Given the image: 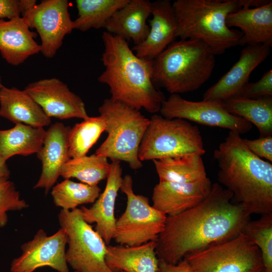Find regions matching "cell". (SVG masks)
<instances>
[{"instance_id":"cell-1","label":"cell","mask_w":272,"mask_h":272,"mask_svg":"<svg viewBox=\"0 0 272 272\" xmlns=\"http://www.w3.org/2000/svg\"><path fill=\"white\" fill-rule=\"evenodd\" d=\"M233 195L219 183L212 184L200 203L178 215L167 216L156 240L159 259L176 264L189 254L229 241L242 233L251 215L232 201Z\"/></svg>"},{"instance_id":"cell-2","label":"cell","mask_w":272,"mask_h":272,"mask_svg":"<svg viewBox=\"0 0 272 272\" xmlns=\"http://www.w3.org/2000/svg\"><path fill=\"white\" fill-rule=\"evenodd\" d=\"M218 183L230 191L232 201L250 215L272 213V164L255 155L240 134L230 131L214 151Z\"/></svg>"},{"instance_id":"cell-3","label":"cell","mask_w":272,"mask_h":272,"mask_svg":"<svg viewBox=\"0 0 272 272\" xmlns=\"http://www.w3.org/2000/svg\"><path fill=\"white\" fill-rule=\"evenodd\" d=\"M102 38L105 70L98 80L108 86L110 98L139 110L160 111L165 98L153 82V60L137 56L121 38L105 31Z\"/></svg>"},{"instance_id":"cell-4","label":"cell","mask_w":272,"mask_h":272,"mask_svg":"<svg viewBox=\"0 0 272 272\" xmlns=\"http://www.w3.org/2000/svg\"><path fill=\"white\" fill-rule=\"evenodd\" d=\"M172 6L177 38L201 41L215 55L239 45L242 32L229 28L226 23L229 14L240 9L237 0H176Z\"/></svg>"},{"instance_id":"cell-5","label":"cell","mask_w":272,"mask_h":272,"mask_svg":"<svg viewBox=\"0 0 272 272\" xmlns=\"http://www.w3.org/2000/svg\"><path fill=\"white\" fill-rule=\"evenodd\" d=\"M215 54L195 39L174 41L153 60L152 81L171 94L194 91L211 77Z\"/></svg>"},{"instance_id":"cell-6","label":"cell","mask_w":272,"mask_h":272,"mask_svg":"<svg viewBox=\"0 0 272 272\" xmlns=\"http://www.w3.org/2000/svg\"><path fill=\"white\" fill-rule=\"evenodd\" d=\"M99 112L104 119L107 137L95 154L125 162L133 170L141 168L139 150L150 119L140 110L110 98L103 101Z\"/></svg>"},{"instance_id":"cell-7","label":"cell","mask_w":272,"mask_h":272,"mask_svg":"<svg viewBox=\"0 0 272 272\" xmlns=\"http://www.w3.org/2000/svg\"><path fill=\"white\" fill-rule=\"evenodd\" d=\"M206 152L202 136L196 125L180 119H168L154 114L141 141L139 158L141 162Z\"/></svg>"},{"instance_id":"cell-8","label":"cell","mask_w":272,"mask_h":272,"mask_svg":"<svg viewBox=\"0 0 272 272\" xmlns=\"http://www.w3.org/2000/svg\"><path fill=\"white\" fill-rule=\"evenodd\" d=\"M120 189L126 195L127 201L124 212L116 220L115 242L133 246L156 241L164 229L167 216L151 206L147 197L134 193L130 175L123 177Z\"/></svg>"},{"instance_id":"cell-9","label":"cell","mask_w":272,"mask_h":272,"mask_svg":"<svg viewBox=\"0 0 272 272\" xmlns=\"http://www.w3.org/2000/svg\"><path fill=\"white\" fill-rule=\"evenodd\" d=\"M58 219L67 236L66 261L75 271L113 272L105 262L107 245L83 219L80 209H61Z\"/></svg>"},{"instance_id":"cell-10","label":"cell","mask_w":272,"mask_h":272,"mask_svg":"<svg viewBox=\"0 0 272 272\" xmlns=\"http://www.w3.org/2000/svg\"><path fill=\"white\" fill-rule=\"evenodd\" d=\"M184 259L190 272H261L263 269L259 249L243 233Z\"/></svg>"},{"instance_id":"cell-11","label":"cell","mask_w":272,"mask_h":272,"mask_svg":"<svg viewBox=\"0 0 272 272\" xmlns=\"http://www.w3.org/2000/svg\"><path fill=\"white\" fill-rule=\"evenodd\" d=\"M22 15L30 28H35L40 39V52L52 58L62 44L64 37L74 29V21L69 13L67 0H44L39 4L25 0Z\"/></svg>"},{"instance_id":"cell-12","label":"cell","mask_w":272,"mask_h":272,"mask_svg":"<svg viewBox=\"0 0 272 272\" xmlns=\"http://www.w3.org/2000/svg\"><path fill=\"white\" fill-rule=\"evenodd\" d=\"M159 112L166 118H180L207 126L226 128L240 135L249 131L252 127L249 122L229 113L223 102L192 101L179 94H171L165 99Z\"/></svg>"},{"instance_id":"cell-13","label":"cell","mask_w":272,"mask_h":272,"mask_svg":"<svg viewBox=\"0 0 272 272\" xmlns=\"http://www.w3.org/2000/svg\"><path fill=\"white\" fill-rule=\"evenodd\" d=\"M67 236L61 228L48 236L43 229L37 231L33 239L21 246V254L11 264V272H34L48 266L58 272H70L65 259Z\"/></svg>"},{"instance_id":"cell-14","label":"cell","mask_w":272,"mask_h":272,"mask_svg":"<svg viewBox=\"0 0 272 272\" xmlns=\"http://www.w3.org/2000/svg\"><path fill=\"white\" fill-rule=\"evenodd\" d=\"M24 90L49 117L60 119L88 118L82 98L59 79H44L29 84Z\"/></svg>"},{"instance_id":"cell-15","label":"cell","mask_w":272,"mask_h":272,"mask_svg":"<svg viewBox=\"0 0 272 272\" xmlns=\"http://www.w3.org/2000/svg\"><path fill=\"white\" fill-rule=\"evenodd\" d=\"M270 47L263 44L247 45L238 60L203 95L204 101L223 102L238 96L249 82L252 72L269 55Z\"/></svg>"},{"instance_id":"cell-16","label":"cell","mask_w":272,"mask_h":272,"mask_svg":"<svg viewBox=\"0 0 272 272\" xmlns=\"http://www.w3.org/2000/svg\"><path fill=\"white\" fill-rule=\"evenodd\" d=\"M212 186L208 177L191 183L159 181L153 189L152 206L167 216L178 215L202 201Z\"/></svg>"},{"instance_id":"cell-17","label":"cell","mask_w":272,"mask_h":272,"mask_svg":"<svg viewBox=\"0 0 272 272\" xmlns=\"http://www.w3.org/2000/svg\"><path fill=\"white\" fill-rule=\"evenodd\" d=\"M122 172L120 162L112 161L103 192L91 207L82 206L80 209L81 215L87 223H96L95 230L107 245L110 244L114 235L116 220L114 209L122 181Z\"/></svg>"},{"instance_id":"cell-18","label":"cell","mask_w":272,"mask_h":272,"mask_svg":"<svg viewBox=\"0 0 272 272\" xmlns=\"http://www.w3.org/2000/svg\"><path fill=\"white\" fill-rule=\"evenodd\" d=\"M150 30L147 38L132 50L140 58L154 60L177 38V23L169 0L152 2Z\"/></svg>"},{"instance_id":"cell-19","label":"cell","mask_w":272,"mask_h":272,"mask_svg":"<svg viewBox=\"0 0 272 272\" xmlns=\"http://www.w3.org/2000/svg\"><path fill=\"white\" fill-rule=\"evenodd\" d=\"M71 127L56 122L46 130L43 145L37 153L42 171L34 188H44L47 194L60 176L63 165L70 159L68 136Z\"/></svg>"},{"instance_id":"cell-20","label":"cell","mask_w":272,"mask_h":272,"mask_svg":"<svg viewBox=\"0 0 272 272\" xmlns=\"http://www.w3.org/2000/svg\"><path fill=\"white\" fill-rule=\"evenodd\" d=\"M36 34L30 29L23 17L0 19V53L9 64L18 65L40 52L35 40Z\"/></svg>"},{"instance_id":"cell-21","label":"cell","mask_w":272,"mask_h":272,"mask_svg":"<svg viewBox=\"0 0 272 272\" xmlns=\"http://www.w3.org/2000/svg\"><path fill=\"white\" fill-rule=\"evenodd\" d=\"M227 26L242 31L239 45L263 44L272 46V1L255 8H242L229 14Z\"/></svg>"},{"instance_id":"cell-22","label":"cell","mask_w":272,"mask_h":272,"mask_svg":"<svg viewBox=\"0 0 272 272\" xmlns=\"http://www.w3.org/2000/svg\"><path fill=\"white\" fill-rule=\"evenodd\" d=\"M152 2L149 0H129L108 21L106 32L126 40H132L134 45L147 38L150 27L147 20L151 14Z\"/></svg>"},{"instance_id":"cell-23","label":"cell","mask_w":272,"mask_h":272,"mask_svg":"<svg viewBox=\"0 0 272 272\" xmlns=\"http://www.w3.org/2000/svg\"><path fill=\"white\" fill-rule=\"evenodd\" d=\"M0 116L15 124L43 127L51 118L24 90L3 86L0 90Z\"/></svg>"},{"instance_id":"cell-24","label":"cell","mask_w":272,"mask_h":272,"mask_svg":"<svg viewBox=\"0 0 272 272\" xmlns=\"http://www.w3.org/2000/svg\"><path fill=\"white\" fill-rule=\"evenodd\" d=\"M156 241L127 246L107 245L105 262L113 272H156L159 259Z\"/></svg>"},{"instance_id":"cell-25","label":"cell","mask_w":272,"mask_h":272,"mask_svg":"<svg viewBox=\"0 0 272 272\" xmlns=\"http://www.w3.org/2000/svg\"><path fill=\"white\" fill-rule=\"evenodd\" d=\"M46 132L42 127L21 123L9 129L0 130V156L7 161L16 155L37 154L42 147Z\"/></svg>"},{"instance_id":"cell-26","label":"cell","mask_w":272,"mask_h":272,"mask_svg":"<svg viewBox=\"0 0 272 272\" xmlns=\"http://www.w3.org/2000/svg\"><path fill=\"white\" fill-rule=\"evenodd\" d=\"M159 181L191 183L207 178L202 156L196 153L153 160Z\"/></svg>"},{"instance_id":"cell-27","label":"cell","mask_w":272,"mask_h":272,"mask_svg":"<svg viewBox=\"0 0 272 272\" xmlns=\"http://www.w3.org/2000/svg\"><path fill=\"white\" fill-rule=\"evenodd\" d=\"M223 104L229 113L254 124L260 137L272 135V97L253 99L236 96Z\"/></svg>"},{"instance_id":"cell-28","label":"cell","mask_w":272,"mask_h":272,"mask_svg":"<svg viewBox=\"0 0 272 272\" xmlns=\"http://www.w3.org/2000/svg\"><path fill=\"white\" fill-rule=\"evenodd\" d=\"M129 0H77L78 12L74 21V29L86 31L104 28L108 21Z\"/></svg>"},{"instance_id":"cell-29","label":"cell","mask_w":272,"mask_h":272,"mask_svg":"<svg viewBox=\"0 0 272 272\" xmlns=\"http://www.w3.org/2000/svg\"><path fill=\"white\" fill-rule=\"evenodd\" d=\"M110 163L106 157L91 156L70 158L63 166L60 176L65 179L75 178L90 185H97L107 178Z\"/></svg>"},{"instance_id":"cell-30","label":"cell","mask_w":272,"mask_h":272,"mask_svg":"<svg viewBox=\"0 0 272 272\" xmlns=\"http://www.w3.org/2000/svg\"><path fill=\"white\" fill-rule=\"evenodd\" d=\"M101 193L98 185L65 179L53 187L51 194L55 206L72 210L79 205L94 203Z\"/></svg>"},{"instance_id":"cell-31","label":"cell","mask_w":272,"mask_h":272,"mask_svg":"<svg viewBox=\"0 0 272 272\" xmlns=\"http://www.w3.org/2000/svg\"><path fill=\"white\" fill-rule=\"evenodd\" d=\"M105 130V122L101 116L89 117L71 128L69 133L70 158L87 155L91 147Z\"/></svg>"},{"instance_id":"cell-32","label":"cell","mask_w":272,"mask_h":272,"mask_svg":"<svg viewBox=\"0 0 272 272\" xmlns=\"http://www.w3.org/2000/svg\"><path fill=\"white\" fill-rule=\"evenodd\" d=\"M242 233L259 249L262 257L261 272H272V213L264 214L255 220H250Z\"/></svg>"},{"instance_id":"cell-33","label":"cell","mask_w":272,"mask_h":272,"mask_svg":"<svg viewBox=\"0 0 272 272\" xmlns=\"http://www.w3.org/2000/svg\"><path fill=\"white\" fill-rule=\"evenodd\" d=\"M29 207L27 201L22 199L14 183L7 178H0V228L6 225L8 212L21 211Z\"/></svg>"},{"instance_id":"cell-34","label":"cell","mask_w":272,"mask_h":272,"mask_svg":"<svg viewBox=\"0 0 272 272\" xmlns=\"http://www.w3.org/2000/svg\"><path fill=\"white\" fill-rule=\"evenodd\" d=\"M238 96L253 99L271 97L272 70L265 72L258 81L248 82Z\"/></svg>"},{"instance_id":"cell-35","label":"cell","mask_w":272,"mask_h":272,"mask_svg":"<svg viewBox=\"0 0 272 272\" xmlns=\"http://www.w3.org/2000/svg\"><path fill=\"white\" fill-rule=\"evenodd\" d=\"M242 140L255 155L272 162V135L260 137L254 140L242 139Z\"/></svg>"},{"instance_id":"cell-36","label":"cell","mask_w":272,"mask_h":272,"mask_svg":"<svg viewBox=\"0 0 272 272\" xmlns=\"http://www.w3.org/2000/svg\"><path fill=\"white\" fill-rule=\"evenodd\" d=\"M25 9V0H0V19L21 17Z\"/></svg>"},{"instance_id":"cell-37","label":"cell","mask_w":272,"mask_h":272,"mask_svg":"<svg viewBox=\"0 0 272 272\" xmlns=\"http://www.w3.org/2000/svg\"><path fill=\"white\" fill-rule=\"evenodd\" d=\"M156 272H190L187 262L183 259L176 264L168 263L159 259Z\"/></svg>"},{"instance_id":"cell-38","label":"cell","mask_w":272,"mask_h":272,"mask_svg":"<svg viewBox=\"0 0 272 272\" xmlns=\"http://www.w3.org/2000/svg\"><path fill=\"white\" fill-rule=\"evenodd\" d=\"M240 8H255L264 6L271 0H237Z\"/></svg>"},{"instance_id":"cell-39","label":"cell","mask_w":272,"mask_h":272,"mask_svg":"<svg viewBox=\"0 0 272 272\" xmlns=\"http://www.w3.org/2000/svg\"><path fill=\"white\" fill-rule=\"evenodd\" d=\"M10 171L6 164V161L0 156V178L9 179Z\"/></svg>"},{"instance_id":"cell-40","label":"cell","mask_w":272,"mask_h":272,"mask_svg":"<svg viewBox=\"0 0 272 272\" xmlns=\"http://www.w3.org/2000/svg\"><path fill=\"white\" fill-rule=\"evenodd\" d=\"M3 86V85L2 84L1 78V77H0V90L1 89V88H2Z\"/></svg>"},{"instance_id":"cell-41","label":"cell","mask_w":272,"mask_h":272,"mask_svg":"<svg viewBox=\"0 0 272 272\" xmlns=\"http://www.w3.org/2000/svg\"><path fill=\"white\" fill-rule=\"evenodd\" d=\"M75 272H76V271H75ZM120 272H126V271H120Z\"/></svg>"}]
</instances>
